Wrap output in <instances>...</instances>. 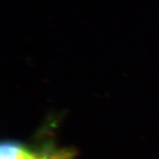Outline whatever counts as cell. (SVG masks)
<instances>
[{"mask_svg": "<svg viewBox=\"0 0 159 159\" xmlns=\"http://www.w3.org/2000/svg\"><path fill=\"white\" fill-rule=\"evenodd\" d=\"M43 159H56V158H52V157H43Z\"/></svg>", "mask_w": 159, "mask_h": 159, "instance_id": "cell-2", "label": "cell"}, {"mask_svg": "<svg viewBox=\"0 0 159 159\" xmlns=\"http://www.w3.org/2000/svg\"><path fill=\"white\" fill-rule=\"evenodd\" d=\"M1 159H42L43 157H38L29 152L28 149L13 142H3L0 148Z\"/></svg>", "mask_w": 159, "mask_h": 159, "instance_id": "cell-1", "label": "cell"}]
</instances>
